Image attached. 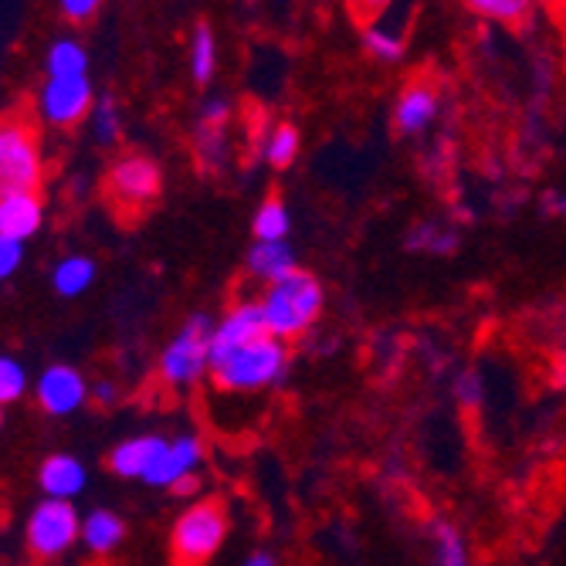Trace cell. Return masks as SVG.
I'll list each match as a JSON object with an SVG mask.
<instances>
[{
    "label": "cell",
    "mask_w": 566,
    "mask_h": 566,
    "mask_svg": "<svg viewBox=\"0 0 566 566\" xmlns=\"http://www.w3.org/2000/svg\"><path fill=\"white\" fill-rule=\"evenodd\" d=\"M41 123L31 98L0 113V200L41 190Z\"/></svg>",
    "instance_id": "obj_1"
},
{
    "label": "cell",
    "mask_w": 566,
    "mask_h": 566,
    "mask_svg": "<svg viewBox=\"0 0 566 566\" xmlns=\"http://www.w3.org/2000/svg\"><path fill=\"white\" fill-rule=\"evenodd\" d=\"M289 367H292L289 343L262 333L234 346L231 353L211 359L208 377L224 394H262V390L279 387L289 377Z\"/></svg>",
    "instance_id": "obj_2"
},
{
    "label": "cell",
    "mask_w": 566,
    "mask_h": 566,
    "mask_svg": "<svg viewBox=\"0 0 566 566\" xmlns=\"http://www.w3.org/2000/svg\"><path fill=\"white\" fill-rule=\"evenodd\" d=\"M254 302H259V308H262L269 336H275L282 343H295L305 333H313L316 323L323 319L326 289L313 272L298 269L289 279L262 289V295Z\"/></svg>",
    "instance_id": "obj_3"
},
{
    "label": "cell",
    "mask_w": 566,
    "mask_h": 566,
    "mask_svg": "<svg viewBox=\"0 0 566 566\" xmlns=\"http://www.w3.org/2000/svg\"><path fill=\"white\" fill-rule=\"evenodd\" d=\"M231 536V512L224 499L190 502L170 530L174 566H208Z\"/></svg>",
    "instance_id": "obj_4"
},
{
    "label": "cell",
    "mask_w": 566,
    "mask_h": 566,
    "mask_svg": "<svg viewBox=\"0 0 566 566\" xmlns=\"http://www.w3.org/2000/svg\"><path fill=\"white\" fill-rule=\"evenodd\" d=\"M211 336H214V319L211 316H190L177 336L167 343L160 356V380L170 387H190L200 377L211 374Z\"/></svg>",
    "instance_id": "obj_5"
},
{
    "label": "cell",
    "mask_w": 566,
    "mask_h": 566,
    "mask_svg": "<svg viewBox=\"0 0 566 566\" xmlns=\"http://www.w3.org/2000/svg\"><path fill=\"white\" fill-rule=\"evenodd\" d=\"M164 190V170L149 157H126L109 170L106 193L119 214H143Z\"/></svg>",
    "instance_id": "obj_6"
},
{
    "label": "cell",
    "mask_w": 566,
    "mask_h": 566,
    "mask_svg": "<svg viewBox=\"0 0 566 566\" xmlns=\"http://www.w3.org/2000/svg\"><path fill=\"white\" fill-rule=\"evenodd\" d=\"M78 539V512L72 502L48 499L34 509V516L28 523V549L34 559H51L65 553Z\"/></svg>",
    "instance_id": "obj_7"
},
{
    "label": "cell",
    "mask_w": 566,
    "mask_h": 566,
    "mask_svg": "<svg viewBox=\"0 0 566 566\" xmlns=\"http://www.w3.org/2000/svg\"><path fill=\"white\" fill-rule=\"evenodd\" d=\"M441 116V92L438 85H431L428 78H415L407 82L397 98H394V129L400 136H421L424 129H431Z\"/></svg>",
    "instance_id": "obj_8"
},
{
    "label": "cell",
    "mask_w": 566,
    "mask_h": 566,
    "mask_svg": "<svg viewBox=\"0 0 566 566\" xmlns=\"http://www.w3.org/2000/svg\"><path fill=\"white\" fill-rule=\"evenodd\" d=\"M200 461H203V441L187 434V438H174L164 444L160 458L153 461V469L146 472V485H157V489H174L180 485L184 479L197 475L200 469Z\"/></svg>",
    "instance_id": "obj_9"
},
{
    "label": "cell",
    "mask_w": 566,
    "mask_h": 566,
    "mask_svg": "<svg viewBox=\"0 0 566 566\" xmlns=\"http://www.w3.org/2000/svg\"><path fill=\"white\" fill-rule=\"evenodd\" d=\"M269 333L265 329V319H262V308L254 298H244V302H234L228 313L214 323V336H211V359L231 353L234 346L254 339Z\"/></svg>",
    "instance_id": "obj_10"
},
{
    "label": "cell",
    "mask_w": 566,
    "mask_h": 566,
    "mask_svg": "<svg viewBox=\"0 0 566 566\" xmlns=\"http://www.w3.org/2000/svg\"><path fill=\"white\" fill-rule=\"evenodd\" d=\"M92 109V85L85 75L78 78H51L44 88V116L55 126H75Z\"/></svg>",
    "instance_id": "obj_11"
},
{
    "label": "cell",
    "mask_w": 566,
    "mask_h": 566,
    "mask_svg": "<svg viewBox=\"0 0 566 566\" xmlns=\"http://www.w3.org/2000/svg\"><path fill=\"white\" fill-rule=\"evenodd\" d=\"M244 272L262 289H269L282 279H289L292 272H298L295 248L289 241H254L244 254Z\"/></svg>",
    "instance_id": "obj_12"
},
{
    "label": "cell",
    "mask_w": 566,
    "mask_h": 566,
    "mask_svg": "<svg viewBox=\"0 0 566 566\" xmlns=\"http://www.w3.org/2000/svg\"><path fill=\"white\" fill-rule=\"evenodd\" d=\"M38 400L48 415H72L78 403H85V380L72 367H51L38 384Z\"/></svg>",
    "instance_id": "obj_13"
},
{
    "label": "cell",
    "mask_w": 566,
    "mask_h": 566,
    "mask_svg": "<svg viewBox=\"0 0 566 566\" xmlns=\"http://www.w3.org/2000/svg\"><path fill=\"white\" fill-rule=\"evenodd\" d=\"M164 438L157 434H139V438H129L123 444L113 448L109 454V469L119 475V479H146V472L153 469V461L160 458L164 451Z\"/></svg>",
    "instance_id": "obj_14"
},
{
    "label": "cell",
    "mask_w": 566,
    "mask_h": 566,
    "mask_svg": "<svg viewBox=\"0 0 566 566\" xmlns=\"http://www.w3.org/2000/svg\"><path fill=\"white\" fill-rule=\"evenodd\" d=\"M359 41H364V51L370 59L384 62V65H397L403 55H407V31L390 21V18H374L364 24V34H359Z\"/></svg>",
    "instance_id": "obj_15"
},
{
    "label": "cell",
    "mask_w": 566,
    "mask_h": 566,
    "mask_svg": "<svg viewBox=\"0 0 566 566\" xmlns=\"http://www.w3.org/2000/svg\"><path fill=\"white\" fill-rule=\"evenodd\" d=\"M224 136H228V102H221V98H214V102H208L203 106V113H200V126H197V153H200V160L203 164H214V167H221V160H224Z\"/></svg>",
    "instance_id": "obj_16"
},
{
    "label": "cell",
    "mask_w": 566,
    "mask_h": 566,
    "mask_svg": "<svg viewBox=\"0 0 566 566\" xmlns=\"http://www.w3.org/2000/svg\"><path fill=\"white\" fill-rule=\"evenodd\" d=\"M41 228V193H21L0 200V238H31Z\"/></svg>",
    "instance_id": "obj_17"
},
{
    "label": "cell",
    "mask_w": 566,
    "mask_h": 566,
    "mask_svg": "<svg viewBox=\"0 0 566 566\" xmlns=\"http://www.w3.org/2000/svg\"><path fill=\"white\" fill-rule=\"evenodd\" d=\"M41 485L51 499L69 502L72 495H78L85 489V469L69 454H55L41 465Z\"/></svg>",
    "instance_id": "obj_18"
},
{
    "label": "cell",
    "mask_w": 566,
    "mask_h": 566,
    "mask_svg": "<svg viewBox=\"0 0 566 566\" xmlns=\"http://www.w3.org/2000/svg\"><path fill=\"white\" fill-rule=\"evenodd\" d=\"M292 231V211L279 193H269L251 214V234L254 241H285Z\"/></svg>",
    "instance_id": "obj_19"
},
{
    "label": "cell",
    "mask_w": 566,
    "mask_h": 566,
    "mask_svg": "<svg viewBox=\"0 0 566 566\" xmlns=\"http://www.w3.org/2000/svg\"><path fill=\"white\" fill-rule=\"evenodd\" d=\"M82 539L92 553H113L126 539V523L109 509H95L82 523Z\"/></svg>",
    "instance_id": "obj_20"
},
{
    "label": "cell",
    "mask_w": 566,
    "mask_h": 566,
    "mask_svg": "<svg viewBox=\"0 0 566 566\" xmlns=\"http://www.w3.org/2000/svg\"><path fill=\"white\" fill-rule=\"evenodd\" d=\"M302 153V133L292 123H279L262 139V160L272 170H289Z\"/></svg>",
    "instance_id": "obj_21"
},
{
    "label": "cell",
    "mask_w": 566,
    "mask_h": 566,
    "mask_svg": "<svg viewBox=\"0 0 566 566\" xmlns=\"http://www.w3.org/2000/svg\"><path fill=\"white\" fill-rule=\"evenodd\" d=\"M187 62H190V75L197 85H208L218 72V38L208 24H197L190 34V51H187Z\"/></svg>",
    "instance_id": "obj_22"
},
{
    "label": "cell",
    "mask_w": 566,
    "mask_h": 566,
    "mask_svg": "<svg viewBox=\"0 0 566 566\" xmlns=\"http://www.w3.org/2000/svg\"><path fill=\"white\" fill-rule=\"evenodd\" d=\"M431 566H472L469 543L451 523H434L431 530Z\"/></svg>",
    "instance_id": "obj_23"
},
{
    "label": "cell",
    "mask_w": 566,
    "mask_h": 566,
    "mask_svg": "<svg viewBox=\"0 0 566 566\" xmlns=\"http://www.w3.org/2000/svg\"><path fill=\"white\" fill-rule=\"evenodd\" d=\"M469 11L492 21V24H523L533 11L530 0H469Z\"/></svg>",
    "instance_id": "obj_24"
},
{
    "label": "cell",
    "mask_w": 566,
    "mask_h": 566,
    "mask_svg": "<svg viewBox=\"0 0 566 566\" xmlns=\"http://www.w3.org/2000/svg\"><path fill=\"white\" fill-rule=\"evenodd\" d=\"M458 244V234L454 231H444L441 224H418L415 231L407 234V248L410 251H424V254H451Z\"/></svg>",
    "instance_id": "obj_25"
},
{
    "label": "cell",
    "mask_w": 566,
    "mask_h": 566,
    "mask_svg": "<svg viewBox=\"0 0 566 566\" xmlns=\"http://www.w3.org/2000/svg\"><path fill=\"white\" fill-rule=\"evenodd\" d=\"M85 51L75 44V41H62L51 48V59H48V69L55 72V78H78L85 75Z\"/></svg>",
    "instance_id": "obj_26"
},
{
    "label": "cell",
    "mask_w": 566,
    "mask_h": 566,
    "mask_svg": "<svg viewBox=\"0 0 566 566\" xmlns=\"http://www.w3.org/2000/svg\"><path fill=\"white\" fill-rule=\"evenodd\" d=\"M92 275H95V265H92L88 259H69V262H62L59 272H55V289H59L62 295H78V292L88 289Z\"/></svg>",
    "instance_id": "obj_27"
},
{
    "label": "cell",
    "mask_w": 566,
    "mask_h": 566,
    "mask_svg": "<svg viewBox=\"0 0 566 566\" xmlns=\"http://www.w3.org/2000/svg\"><path fill=\"white\" fill-rule=\"evenodd\" d=\"M24 394V370L14 359L0 356V403H11Z\"/></svg>",
    "instance_id": "obj_28"
},
{
    "label": "cell",
    "mask_w": 566,
    "mask_h": 566,
    "mask_svg": "<svg viewBox=\"0 0 566 566\" xmlns=\"http://www.w3.org/2000/svg\"><path fill=\"white\" fill-rule=\"evenodd\" d=\"M95 126H98V139H102V143H113V139L119 136V109H116V102H113V98L98 102Z\"/></svg>",
    "instance_id": "obj_29"
},
{
    "label": "cell",
    "mask_w": 566,
    "mask_h": 566,
    "mask_svg": "<svg viewBox=\"0 0 566 566\" xmlns=\"http://www.w3.org/2000/svg\"><path fill=\"white\" fill-rule=\"evenodd\" d=\"M21 262V244L11 238H0V279L11 275Z\"/></svg>",
    "instance_id": "obj_30"
},
{
    "label": "cell",
    "mask_w": 566,
    "mask_h": 566,
    "mask_svg": "<svg viewBox=\"0 0 566 566\" xmlns=\"http://www.w3.org/2000/svg\"><path fill=\"white\" fill-rule=\"evenodd\" d=\"M62 11H65L72 21H88L92 14H98V0H65Z\"/></svg>",
    "instance_id": "obj_31"
},
{
    "label": "cell",
    "mask_w": 566,
    "mask_h": 566,
    "mask_svg": "<svg viewBox=\"0 0 566 566\" xmlns=\"http://www.w3.org/2000/svg\"><path fill=\"white\" fill-rule=\"evenodd\" d=\"M241 566H279V559H275V553H269V549H259V553H251Z\"/></svg>",
    "instance_id": "obj_32"
},
{
    "label": "cell",
    "mask_w": 566,
    "mask_h": 566,
    "mask_svg": "<svg viewBox=\"0 0 566 566\" xmlns=\"http://www.w3.org/2000/svg\"><path fill=\"white\" fill-rule=\"evenodd\" d=\"M197 485H200V479H197V475H190V479H184L180 485H174L170 492H174V495H193V492H197Z\"/></svg>",
    "instance_id": "obj_33"
},
{
    "label": "cell",
    "mask_w": 566,
    "mask_h": 566,
    "mask_svg": "<svg viewBox=\"0 0 566 566\" xmlns=\"http://www.w3.org/2000/svg\"><path fill=\"white\" fill-rule=\"evenodd\" d=\"M113 394H116L113 387H98V390H95V397H98V403H109V400H113Z\"/></svg>",
    "instance_id": "obj_34"
},
{
    "label": "cell",
    "mask_w": 566,
    "mask_h": 566,
    "mask_svg": "<svg viewBox=\"0 0 566 566\" xmlns=\"http://www.w3.org/2000/svg\"><path fill=\"white\" fill-rule=\"evenodd\" d=\"M0 424H4V418H0Z\"/></svg>",
    "instance_id": "obj_35"
}]
</instances>
